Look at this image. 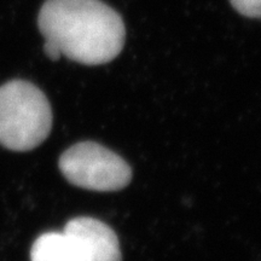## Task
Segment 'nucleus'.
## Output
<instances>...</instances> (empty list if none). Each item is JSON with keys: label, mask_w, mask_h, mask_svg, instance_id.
Instances as JSON below:
<instances>
[{"label": "nucleus", "mask_w": 261, "mask_h": 261, "mask_svg": "<svg viewBox=\"0 0 261 261\" xmlns=\"http://www.w3.org/2000/svg\"><path fill=\"white\" fill-rule=\"evenodd\" d=\"M63 232L89 261H122L119 238L103 221L75 218L68 221Z\"/></svg>", "instance_id": "obj_4"}, {"label": "nucleus", "mask_w": 261, "mask_h": 261, "mask_svg": "<svg viewBox=\"0 0 261 261\" xmlns=\"http://www.w3.org/2000/svg\"><path fill=\"white\" fill-rule=\"evenodd\" d=\"M31 261H89L75 244L62 232L39 236L31 249Z\"/></svg>", "instance_id": "obj_5"}, {"label": "nucleus", "mask_w": 261, "mask_h": 261, "mask_svg": "<svg viewBox=\"0 0 261 261\" xmlns=\"http://www.w3.org/2000/svg\"><path fill=\"white\" fill-rule=\"evenodd\" d=\"M58 166L68 181L91 191L122 190L132 179L125 160L94 142L77 143L65 150Z\"/></svg>", "instance_id": "obj_3"}, {"label": "nucleus", "mask_w": 261, "mask_h": 261, "mask_svg": "<svg viewBox=\"0 0 261 261\" xmlns=\"http://www.w3.org/2000/svg\"><path fill=\"white\" fill-rule=\"evenodd\" d=\"M38 25L45 38V54L52 61L65 56L81 64H106L125 45L121 16L100 0H46Z\"/></svg>", "instance_id": "obj_1"}, {"label": "nucleus", "mask_w": 261, "mask_h": 261, "mask_svg": "<svg viewBox=\"0 0 261 261\" xmlns=\"http://www.w3.org/2000/svg\"><path fill=\"white\" fill-rule=\"evenodd\" d=\"M241 15L246 17H261V0H230Z\"/></svg>", "instance_id": "obj_6"}, {"label": "nucleus", "mask_w": 261, "mask_h": 261, "mask_svg": "<svg viewBox=\"0 0 261 261\" xmlns=\"http://www.w3.org/2000/svg\"><path fill=\"white\" fill-rule=\"evenodd\" d=\"M52 127L48 99L39 87L12 80L0 87V144L29 151L47 138Z\"/></svg>", "instance_id": "obj_2"}]
</instances>
